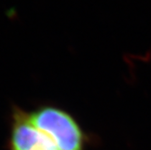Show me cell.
I'll list each match as a JSON object with an SVG mask.
<instances>
[{"label":"cell","mask_w":151,"mask_h":150,"mask_svg":"<svg viewBox=\"0 0 151 150\" xmlns=\"http://www.w3.org/2000/svg\"><path fill=\"white\" fill-rule=\"evenodd\" d=\"M7 150H58L56 146L31 121L28 111L13 105L9 117Z\"/></svg>","instance_id":"7a4b0ae2"},{"label":"cell","mask_w":151,"mask_h":150,"mask_svg":"<svg viewBox=\"0 0 151 150\" xmlns=\"http://www.w3.org/2000/svg\"><path fill=\"white\" fill-rule=\"evenodd\" d=\"M33 124L56 146L58 150H86L90 136L73 115L53 103H42L28 111Z\"/></svg>","instance_id":"6da1fadb"}]
</instances>
